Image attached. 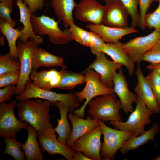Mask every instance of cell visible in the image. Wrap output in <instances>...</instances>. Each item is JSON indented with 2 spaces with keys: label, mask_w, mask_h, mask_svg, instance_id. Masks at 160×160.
Segmentation results:
<instances>
[{
  "label": "cell",
  "mask_w": 160,
  "mask_h": 160,
  "mask_svg": "<svg viewBox=\"0 0 160 160\" xmlns=\"http://www.w3.org/2000/svg\"><path fill=\"white\" fill-rule=\"evenodd\" d=\"M16 86L11 85L6 86L0 89V103L9 101L12 99V96L15 94Z\"/></svg>",
  "instance_id": "60d3db41"
},
{
  "label": "cell",
  "mask_w": 160,
  "mask_h": 160,
  "mask_svg": "<svg viewBox=\"0 0 160 160\" xmlns=\"http://www.w3.org/2000/svg\"><path fill=\"white\" fill-rule=\"evenodd\" d=\"M20 61L12 60L9 53L0 55V75L11 71H20Z\"/></svg>",
  "instance_id": "d6a6232c"
},
{
  "label": "cell",
  "mask_w": 160,
  "mask_h": 160,
  "mask_svg": "<svg viewBox=\"0 0 160 160\" xmlns=\"http://www.w3.org/2000/svg\"><path fill=\"white\" fill-rule=\"evenodd\" d=\"M66 68V66L64 65L60 71L54 69H43L40 72L32 71L30 78L33 81V83L39 88L51 90L56 88L60 81L61 75Z\"/></svg>",
  "instance_id": "ac0fdd59"
},
{
  "label": "cell",
  "mask_w": 160,
  "mask_h": 160,
  "mask_svg": "<svg viewBox=\"0 0 160 160\" xmlns=\"http://www.w3.org/2000/svg\"><path fill=\"white\" fill-rule=\"evenodd\" d=\"M28 6L32 14L37 10H41L44 6L45 0H23Z\"/></svg>",
  "instance_id": "b9f144b4"
},
{
  "label": "cell",
  "mask_w": 160,
  "mask_h": 160,
  "mask_svg": "<svg viewBox=\"0 0 160 160\" xmlns=\"http://www.w3.org/2000/svg\"><path fill=\"white\" fill-rule=\"evenodd\" d=\"M135 72L137 83L134 91L137 96L140 97L146 106L155 113H159L160 108L150 86L146 80L141 71L140 63L137 64Z\"/></svg>",
  "instance_id": "d6986e66"
},
{
  "label": "cell",
  "mask_w": 160,
  "mask_h": 160,
  "mask_svg": "<svg viewBox=\"0 0 160 160\" xmlns=\"http://www.w3.org/2000/svg\"><path fill=\"white\" fill-rule=\"evenodd\" d=\"M135 102L136 104V108L132 112L127 121H110L108 124L112 125L116 129L132 131L134 132V135L136 137L145 132V126L152 122L150 116L156 113L148 108L140 97L137 96Z\"/></svg>",
  "instance_id": "8992f818"
},
{
  "label": "cell",
  "mask_w": 160,
  "mask_h": 160,
  "mask_svg": "<svg viewBox=\"0 0 160 160\" xmlns=\"http://www.w3.org/2000/svg\"><path fill=\"white\" fill-rule=\"evenodd\" d=\"M50 2L55 13L64 28H68L73 21V12L76 4L74 0H50Z\"/></svg>",
  "instance_id": "603a6c76"
},
{
  "label": "cell",
  "mask_w": 160,
  "mask_h": 160,
  "mask_svg": "<svg viewBox=\"0 0 160 160\" xmlns=\"http://www.w3.org/2000/svg\"><path fill=\"white\" fill-rule=\"evenodd\" d=\"M89 47L91 52L95 55L103 52L105 41L98 34L92 31H90Z\"/></svg>",
  "instance_id": "f35d334b"
},
{
  "label": "cell",
  "mask_w": 160,
  "mask_h": 160,
  "mask_svg": "<svg viewBox=\"0 0 160 160\" xmlns=\"http://www.w3.org/2000/svg\"><path fill=\"white\" fill-rule=\"evenodd\" d=\"M146 68L151 72L155 73L160 75V62L150 63L147 66Z\"/></svg>",
  "instance_id": "7bdbcfd3"
},
{
  "label": "cell",
  "mask_w": 160,
  "mask_h": 160,
  "mask_svg": "<svg viewBox=\"0 0 160 160\" xmlns=\"http://www.w3.org/2000/svg\"><path fill=\"white\" fill-rule=\"evenodd\" d=\"M91 159L85 156L82 152L79 151H75L73 156V160H83Z\"/></svg>",
  "instance_id": "ee69618b"
},
{
  "label": "cell",
  "mask_w": 160,
  "mask_h": 160,
  "mask_svg": "<svg viewBox=\"0 0 160 160\" xmlns=\"http://www.w3.org/2000/svg\"><path fill=\"white\" fill-rule=\"evenodd\" d=\"M96 55L95 60L88 68L93 69L100 74V80L103 84L108 88H113L114 87L113 75L116 71L124 65L113 60H108L103 52Z\"/></svg>",
  "instance_id": "9a60e30c"
},
{
  "label": "cell",
  "mask_w": 160,
  "mask_h": 160,
  "mask_svg": "<svg viewBox=\"0 0 160 160\" xmlns=\"http://www.w3.org/2000/svg\"><path fill=\"white\" fill-rule=\"evenodd\" d=\"M53 106L57 107L59 109L60 117L57 118L58 125L54 129L57 133L58 137L57 140L62 144L66 145L67 142L71 134L72 130L67 119L68 110L66 106L61 102H57L53 104Z\"/></svg>",
  "instance_id": "4316f807"
},
{
  "label": "cell",
  "mask_w": 160,
  "mask_h": 160,
  "mask_svg": "<svg viewBox=\"0 0 160 160\" xmlns=\"http://www.w3.org/2000/svg\"><path fill=\"white\" fill-rule=\"evenodd\" d=\"M33 98L42 99L50 101L52 106L57 102L63 103L67 108L69 113L80 105L79 101L72 92L67 94L58 93L51 90L43 89L36 86L31 81L26 84L25 90L23 93L17 95L16 99L20 101Z\"/></svg>",
  "instance_id": "5b68a950"
},
{
  "label": "cell",
  "mask_w": 160,
  "mask_h": 160,
  "mask_svg": "<svg viewBox=\"0 0 160 160\" xmlns=\"http://www.w3.org/2000/svg\"><path fill=\"white\" fill-rule=\"evenodd\" d=\"M145 78L151 88L160 108V75L151 72Z\"/></svg>",
  "instance_id": "d590c367"
},
{
  "label": "cell",
  "mask_w": 160,
  "mask_h": 160,
  "mask_svg": "<svg viewBox=\"0 0 160 160\" xmlns=\"http://www.w3.org/2000/svg\"><path fill=\"white\" fill-rule=\"evenodd\" d=\"M68 116L72 126L71 135L66 143L69 148L76 140L91 132L100 125L99 120L92 119L89 116L84 119L72 113H69Z\"/></svg>",
  "instance_id": "e0dca14e"
},
{
  "label": "cell",
  "mask_w": 160,
  "mask_h": 160,
  "mask_svg": "<svg viewBox=\"0 0 160 160\" xmlns=\"http://www.w3.org/2000/svg\"><path fill=\"white\" fill-rule=\"evenodd\" d=\"M26 129L28 131V136L21 148L24 151L27 160H43V157L38 140L36 129L31 125H28Z\"/></svg>",
  "instance_id": "cb8c5ba5"
},
{
  "label": "cell",
  "mask_w": 160,
  "mask_h": 160,
  "mask_svg": "<svg viewBox=\"0 0 160 160\" xmlns=\"http://www.w3.org/2000/svg\"><path fill=\"white\" fill-rule=\"evenodd\" d=\"M4 140L6 147L2 154L10 155L15 160H25L24 152L20 149L23 143L17 141L15 139L9 137H4Z\"/></svg>",
  "instance_id": "f546056e"
},
{
  "label": "cell",
  "mask_w": 160,
  "mask_h": 160,
  "mask_svg": "<svg viewBox=\"0 0 160 160\" xmlns=\"http://www.w3.org/2000/svg\"><path fill=\"white\" fill-rule=\"evenodd\" d=\"M132 17L130 27H140V18L137 10V7L140 4V0H120Z\"/></svg>",
  "instance_id": "4dcf8cb0"
},
{
  "label": "cell",
  "mask_w": 160,
  "mask_h": 160,
  "mask_svg": "<svg viewBox=\"0 0 160 160\" xmlns=\"http://www.w3.org/2000/svg\"><path fill=\"white\" fill-rule=\"evenodd\" d=\"M112 0H104L105 3H106V2H109V1H112Z\"/></svg>",
  "instance_id": "bcb514c9"
},
{
  "label": "cell",
  "mask_w": 160,
  "mask_h": 160,
  "mask_svg": "<svg viewBox=\"0 0 160 160\" xmlns=\"http://www.w3.org/2000/svg\"><path fill=\"white\" fill-rule=\"evenodd\" d=\"M63 59L54 55L45 49L37 48L35 51L32 59V71H36L40 67H63Z\"/></svg>",
  "instance_id": "d4e9b609"
},
{
  "label": "cell",
  "mask_w": 160,
  "mask_h": 160,
  "mask_svg": "<svg viewBox=\"0 0 160 160\" xmlns=\"http://www.w3.org/2000/svg\"><path fill=\"white\" fill-rule=\"evenodd\" d=\"M18 6L20 14V21L23 24V31L19 40L23 43L28 41L29 39H34L39 44L43 42V39L41 36L37 35L34 32L31 20L32 14L27 4L23 1L16 0L15 1Z\"/></svg>",
  "instance_id": "44dd1931"
},
{
  "label": "cell",
  "mask_w": 160,
  "mask_h": 160,
  "mask_svg": "<svg viewBox=\"0 0 160 160\" xmlns=\"http://www.w3.org/2000/svg\"><path fill=\"white\" fill-rule=\"evenodd\" d=\"M159 131L158 126L154 123L150 129L145 131L142 135L136 137L132 135L125 142L121 148L122 154L124 155L129 151L137 149L150 140L154 141V136Z\"/></svg>",
  "instance_id": "484cf974"
},
{
  "label": "cell",
  "mask_w": 160,
  "mask_h": 160,
  "mask_svg": "<svg viewBox=\"0 0 160 160\" xmlns=\"http://www.w3.org/2000/svg\"><path fill=\"white\" fill-rule=\"evenodd\" d=\"M38 45L32 39H30L25 43L20 41L17 42V49L18 59L20 63V74L19 82L16 85L15 94L17 95L24 92L27 82L31 81L30 76L32 71L33 57Z\"/></svg>",
  "instance_id": "ba28073f"
},
{
  "label": "cell",
  "mask_w": 160,
  "mask_h": 160,
  "mask_svg": "<svg viewBox=\"0 0 160 160\" xmlns=\"http://www.w3.org/2000/svg\"><path fill=\"white\" fill-rule=\"evenodd\" d=\"M69 27V29L73 39L84 47H89L90 31L77 26L74 24L73 22L70 23Z\"/></svg>",
  "instance_id": "1f68e13d"
},
{
  "label": "cell",
  "mask_w": 160,
  "mask_h": 160,
  "mask_svg": "<svg viewBox=\"0 0 160 160\" xmlns=\"http://www.w3.org/2000/svg\"><path fill=\"white\" fill-rule=\"evenodd\" d=\"M142 61L150 63L160 62V38L157 42L143 55Z\"/></svg>",
  "instance_id": "74e56055"
},
{
  "label": "cell",
  "mask_w": 160,
  "mask_h": 160,
  "mask_svg": "<svg viewBox=\"0 0 160 160\" xmlns=\"http://www.w3.org/2000/svg\"><path fill=\"white\" fill-rule=\"evenodd\" d=\"M102 22L108 26L124 28L129 27L128 19L129 14L120 0L105 3Z\"/></svg>",
  "instance_id": "5bb4252c"
},
{
  "label": "cell",
  "mask_w": 160,
  "mask_h": 160,
  "mask_svg": "<svg viewBox=\"0 0 160 160\" xmlns=\"http://www.w3.org/2000/svg\"><path fill=\"white\" fill-rule=\"evenodd\" d=\"M118 70V72H116L113 76V91L119 98L121 103V108H123L127 113L129 112H132L134 111L132 104L135 102L137 96L129 89L122 69L121 68Z\"/></svg>",
  "instance_id": "2e32d148"
},
{
  "label": "cell",
  "mask_w": 160,
  "mask_h": 160,
  "mask_svg": "<svg viewBox=\"0 0 160 160\" xmlns=\"http://www.w3.org/2000/svg\"><path fill=\"white\" fill-rule=\"evenodd\" d=\"M86 27L97 33L105 42L108 43H117L124 36L138 32L135 28L131 27L120 28L106 26L103 24L95 25L90 23L86 25Z\"/></svg>",
  "instance_id": "ffe728a7"
},
{
  "label": "cell",
  "mask_w": 160,
  "mask_h": 160,
  "mask_svg": "<svg viewBox=\"0 0 160 160\" xmlns=\"http://www.w3.org/2000/svg\"><path fill=\"white\" fill-rule=\"evenodd\" d=\"M20 71L7 72L0 75V88L11 85H17L20 78Z\"/></svg>",
  "instance_id": "8d00e7d4"
},
{
  "label": "cell",
  "mask_w": 160,
  "mask_h": 160,
  "mask_svg": "<svg viewBox=\"0 0 160 160\" xmlns=\"http://www.w3.org/2000/svg\"><path fill=\"white\" fill-rule=\"evenodd\" d=\"M51 103L47 100L28 99L17 103V116L21 121H26L36 130L37 135L48 128H54L50 122Z\"/></svg>",
  "instance_id": "6da1fadb"
},
{
  "label": "cell",
  "mask_w": 160,
  "mask_h": 160,
  "mask_svg": "<svg viewBox=\"0 0 160 160\" xmlns=\"http://www.w3.org/2000/svg\"><path fill=\"white\" fill-rule=\"evenodd\" d=\"M102 134L100 125L91 132L75 140L71 147L74 151H81L91 160H101L100 151Z\"/></svg>",
  "instance_id": "30bf717a"
},
{
  "label": "cell",
  "mask_w": 160,
  "mask_h": 160,
  "mask_svg": "<svg viewBox=\"0 0 160 160\" xmlns=\"http://www.w3.org/2000/svg\"><path fill=\"white\" fill-rule=\"evenodd\" d=\"M0 18L14 28L16 22L13 20L11 14L13 12V0H0Z\"/></svg>",
  "instance_id": "836d02e7"
},
{
  "label": "cell",
  "mask_w": 160,
  "mask_h": 160,
  "mask_svg": "<svg viewBox=\"0 0 160 160\" xmlns=\"http://www.w3.org/2000/svg\"><path fill=\"white\" fill-rule=\"evenodd\" d=\"M86 77L82 74L65 70L61 75L56 88L71 90L76 86L86 82Z\"/></svg>",
  "instance_id": "f1b7e54d"
},
{
  "label": "cell",
  "mask_w": 160,
  "mask_h": 160,
  "mask_svg": "<svg viewBox=\"0 0 160 160\" xmlns=\"http://www.w3.org/2000/svg\"><path fill=\"white\" fill-rule=\"evenodd\" d=\"M121 104L115 93L97 96L88 103L87 113L91 118L104 122H123L119 113Z\"/></svg>",
  "instance_id": "7a4b0ae2"
},
{
  "label": "cell",
  "mask_w": 160,
  "mask_h": 160,
  "mask_svg": "<svg viewBox=\"0 0 160 160\" xmlns=\"http://www.w3.org/2000/svg\"><path fill=\"white\" fill-rule=\"evenodd\" d=\"M157 0H140V28L144 30L146 27L145 24V17L151 4Z\"/></svg>",
  "instance_id": "ab89813d"
},
{
  "label": "cell",
  "mask_w": 160,
  "mask_h": 160,
  "mask_svg": "<svg viewBox=\"0 0 160 160\" xmlns=\"http://www.w3.org/2000/svg\"><path fill=\"white\" fill-rule=\"evenodd\" d=\"M160 38V33L154 30L143 36L136 37L122 44V47L134 63H140L144 54Z\"/></svg>",
  "instance_id": "8fae6325"
},
{
  "label": "cell",
  "mask_w": 160,
  "mask_h": 160,
  "mask_svg": "<svg viewBox=\"0 0 160 160\" xmlns=\"http://www.w3.org/2000/svg\"><path fill=\"white\" fill-rule=\"evenodd\" d=\"M37 137L42 151H46L52 156L56 154H60L67 160H73L75 151L58 141L54 128L47 129L38 135Z\"/></svg>",
  "instance_id": "7c38bea8"
},
{
  "label": "cell",
  "mask_w": 160,
  "mask_h": 160,
  "mask_svg": "<svg viewBox=\"0 0 160 160\" xmlns=\"http://www.w3.org/2000/svg\"><path fill=\"white\" fill-rule=\"evenodd\" d=\"M155 159L157 160H160V155L157 157Z\"/></svg>",
  "instance_id": "f6af8a7d"
},
{
  "label": "cell",
  "mask_w": 160,
  "mask_h": 160,
  "mask_svg": "<svg viewBox=\"0 0 160 160\" xmlns=\"http://www.w3.org/2000/svg\"><path fill=\"white\" fill-rule=\"evenodd\" d=\"M15 100L8 103L4 102L0 104V136L15 139L17 133L26 129L29 125L26 121L22 122L16 118L14 109L17 107Z\"/></svg>",
  "instance_id": "9c48e42d"
},
{
  "label": "cell",
  "mask_w": 160,
  "mask_h": 160,
  "mask_svg": "<svg viewBox=\"0 0 160 160\" xmlns=\"http://www.w3.org/2000/svg\"><path fill=\"white\" fill-rule=\"evenodd\" d=\"M86 77V85L81 91L75 93L74 95L79 102L86 100L83 105L79 109L74 110L73 113L80 117H84L86 107L89 102L96 97L115 93L113 88H108L100 82L99 74L91 68H87L82 73Z\"/></svg>",
  "instance_id": "277c9868"
},
{
  "label": "cell",
  "mask_w": 160,
  "mask_h": 160,
  "mask_svg": "<svg viewBox=\"0 0 160 160\" xmlns=\"http://www.w3.org/2000/svg\"><path fill=\"white\" fill-rule=\"evenodd\" d=\"M105 11V6L95 0H81L76 5L74 15L82 22L100 25Z\"/></svg>",
  "instance_id": "4fadbf2b"
},
{
  "label": "cell",
  "mask_w": 160,
  "mask_h": 160,
  "mask_svg": "<svg viewBox=\"0 0 160 160\" xmlns=\"http://www.w3.org/2000/svg\"><path fill=\"white\" fill-rule=\"evenodd\" d=\"M158 6L153 12L147 13L145 18L146 27L151 29L154 28L160 33V0H157Z\"/></svg>",
  "instance_id": "e575fe53"
},
{
  "label": "cell",
  "mask_w": 160,
  "mask_h": 160,
  "mask_svg": "<svg viewBox=\"0 0 160 160\" xmlns=\"http://www.w3.org/2000/svg\"><path fill=\"white\" fill-rule=\"evenodd\" d=\"M0 28L3 35L6 36L7 40L11 58L17 60L18 57L16 41L22 35L23 26L14 29L10 25L0 18Z\"/></svg>",
  "instance_id": "83f0119b"
},
{
  "label": "cell",
  "mask_w": 160,
  "mask_h": 160,
  "mask_svg": "<svg viewBox=\"0 0 160 160\" xmlns=\"http://www.w3.org/2000/svg\"><path fill=\"white\" fill-rule=\"evenodd\" d=\"M20 0V1H23V0Z\"/></svg>",
  "instance_id": "7dc6e473"
},
{
  "label": "cell",
  "mask_w": 160,
  "mask_h": 160,
  "mask_svg": "<svg viewBox=\"0 0 160 160\" xmlns=\"http://www.w3.org/2000/svg\"><path fill=\"white\" fill-rule=\"evenodd\" d=\"M122 43H105L103 52L110 56L115 62L122 64L127 70L129 76L134 72V62L122 47Z\"/></svg>",
  "instance_id": "7402d4cb"
},
{
  "label": "cell",
  "mask_w": 160,
  "mask_h": 160,
  "mask_svg": "<svg viewBox=\"0 0 160 160\" xmlns=\"http://www.w3.org/2000/svg\"><path fill=\"white\" fill-rule=\"evenodd\" d=\"M99 121L103 135L100 151L101 158L104 160H114L117 151L125 141L134 135V132L113 129L107 126L102 121Z\"/></svg>",
  "instance_id": "52a82bcc"
},
{
  "label": "cell",
  "mask_w": 160,
  "mask_h": 160,
  "mask_svg": "<svg viewBox=\"0 0 160 160\" xmlns=\"http://www.w3.org/2000/svg\"><path fill=\"white\" fill-rule=\"evenodd\" d=\"M31 20L36 34L40 36L47 35L49 41L54 44H64L73 40L69 28L61 30L58 22L44 14L38 17L33 13Z\"/></svg>",
  "instance_id": "3957f363"
}]
</instances>
